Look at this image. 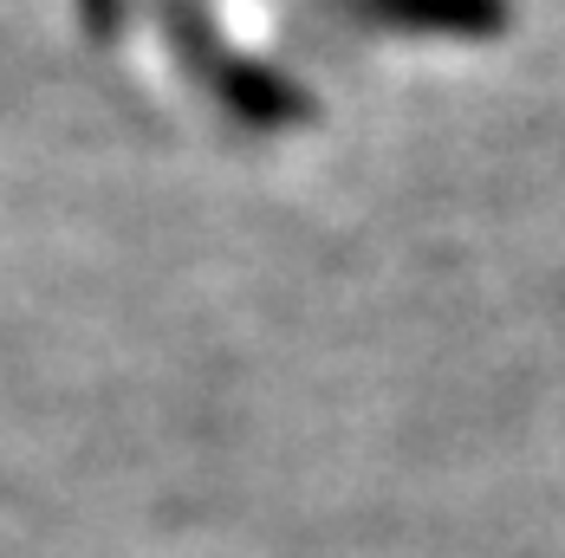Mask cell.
Instances as JSON below:
<instances>
[{"label":"cell","mask_w":565,"mask_h":558,"mask_svg":"<svg viewBox=\"0 0 565 558\" xmlns=\"http://www.w3.org/2000/svg\"><path fill=\"white\" fill-rule=\"evenodd\" d=\"M163 20H170L175 46L202 65V78L215 85V92H227L234 105L247 117H286V92L274 85V78H260V72H247V65H234L227 58V46H215V33L202 26V0H163Z\"/></svg>","instance_id":"cell-1"}]
</instances>
